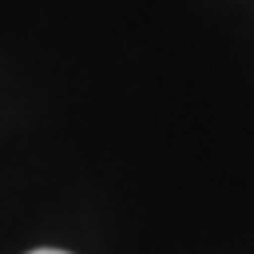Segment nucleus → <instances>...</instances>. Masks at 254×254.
Segmentation results:
<instances>
[{
  "label": "nucleus",
  "instance_id": "f257e3e1",
  "mask_svg": "<svg viewBox=\"0 0 254 254\" xmlns=\"http://www.w3.org/2000/svg\"><path fill=\"white\" fill-rule=\"evenodd\" d=\"M27 254H70V251H61V248H37V251H27Z\"/></svg>",
  "mask_w": 254,
  "mask_h": 254
}]
</instances>
